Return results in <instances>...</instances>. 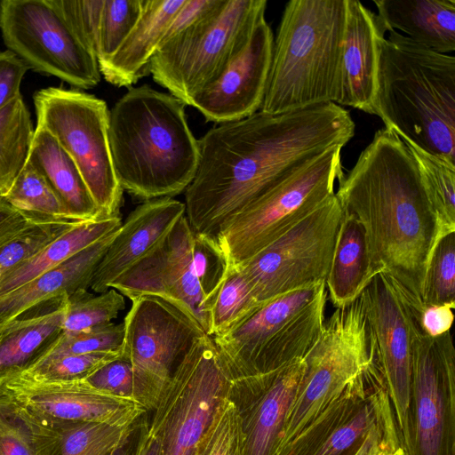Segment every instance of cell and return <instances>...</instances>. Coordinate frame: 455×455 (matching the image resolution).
<instances>
[{"label": "cell", "mask_w": 455, "mask_h": 455, "mask_svg": "<svg viewBox=\"0 0 455 455\" xmlns=\"http://www.w3.org/2000/svg\"><path fill=\"white\" fill-rule=\"evenodd\" d=\"M267 4L220 0L206 17L158 48L148 68L153 80L188 105L243 49Z\"/></svg>", "instance_id": "6"}, {"label": "cell", "mask_w": 455, "mask_h": 455, "mask_svg": "<svg viewBox=\"0 0 455 455\" xmlns=\"http://www.w3.org/2000/svg\"><path fill=\"white\" fill-rule=\"evenodd\" d=\"M401 439L391 403L387 404L355 455H385Z\"/></svg>", "instance_id": "47"}, {"label": "cell", "mask_w": 455, "mask_h": 455, "mask_svg": "<svg viewBox=\"0 0 455 455\" xmlns=\"http://www.w3.org/2000/svg\"><path fill=\"white\" fill-rule=\"evenodd\" d=\"M143 0H104L98 35V64L108 60L136 25Z\"/></svg>", "instance_id": "42"}, {"label": "cell", "mask_w": 455, "mask_h": 455, "mask_svg": "<svg viewBox=\"0 0 455 455\" xmlns=\"http://www.w3.org/2000/svg\"><path fill=\"white\" fill-rule=\"evenodd\" d=\"M376 274L362 224L343 210L325 280L332 305L339 308L352 304Z\"/></svg>", "instance_id": "29"}, {"label": "cell", "mask_w": 455, "mask_h": 455, "mask_svg": "<svg viewBox=\"0 0 455 455\" xmlns=\"http://www.w3.org/2000/svg\"><path fill=\"white\" fill-rule=\"evenodd\" d=\"M359 298L369 356L386 384L403 442L409 427L411 379L410 306L402 288L385 273L376 274Z\"/></svg>", "instance_id": "15"}, {"label": "cell", "mask_w": 455, "mask_h": 455, "mask_svg": "<svg viewBox=\"0 0 455 455\" xmlns=\"http://www.w3.org/2000/svg\"><path fill=\"white\" fill-rule=\"evenodd\" d=\"M377 14L360 1L347 0V20L337 105L375 113L379 42L385 36Z\"/></svg>", "instance_id": "21"}, {"label": "cell", "mask_w": 455, "mask_h": 455, "mask_svg": "<svg viewBox=\"0 0 455 455\" xmlns=\"http://www.w3.org/2000/svg\"><path fill=\"white\" fill-rule=\"evenodd\" d=\"M274 36L265 17L243 49L212 83L194 95L189 106L206 120L220 124L259 111L267 84Z\"/></svg>", "instance_id": "20"}, {"label": "cell", "mask_w": 455, "mask_h": 455, "mask_svg": "<svg viewBox=\"0 0 455 455\" xmlns=\"http://www.w3.org/2000/svg\"><path fill=\"white\" fill-rule=\"evenodd\" d=\"M196 455H241L238 416L229 399L222 405L198 443Z\"/></svg>", "instance_id": "44"}, {"label": "cell", "mask_w": 455, "mask_h": 455, "mask_svg": "<svg viewBox=\"0 0 455 455\" xmlns=\"http://www.w3.org/2000/svg\"><path fill=\"white\" fill-rule=\"evenodd\" d=\"M185 215V204L173 198L146 201L119 228L98 264L90 288L96 293L110 289L124 272L146 256Z\"/></svg>", "instance_id": "22"}, {"label": "cell", "mask_w": 455, "mask_h": 455, "mask_svg": "<svg viewBox=\"0 0 455 455\" xmlns=\"http://www.w3.org/2000/svg\"><path fill=\"white\" fill-rule=\"evenodd\" d=\"M0 30L7 50L30 69L53 76L77 90L92 89L100 83L95 54L52 0H1Z\"/></svg>", "instance_id": "12"}, {"label": "cell", "mask_w": 455, "mask_h": 455, "mask_svg": "<svg viewBox=\"0 0 455 455\" xmlns=\"http://www.w3.org/2000/svg\"><path fill=\"white\" fill-rule=\"evenodd\" d=\"M377 18L385 32L405 36L435 52L455 50V0H375Z\"/></svg>", "instance_id": "27"}, {"label": "cell", "mask_w": 455, "mask_h": 455, "mask_svg": "<svg viewBox=\"0 0 455 455\" xmlns=\"http://www.w3.org/2000/svg\"><path fill=\"white\" fill-rule=\"evenodd\" d=\"M33 100L36 125L47 130L73 159L101 216L120 217L124 190L112 163L106 102L61 87L41 89Z\"/></svg>", "instance_id": "8"}, {"label": "cell", "mask_w": 455, "mask_h": 455, "mask_svg": "<svg viewBox=\"0 0 455 455\" xmlns=\"http://www.w3.org/2000/svg\"><path fill=\"white\" fill-rule=\"evenodd\" d=\"M302 359L303 371L279 450L333 403L368 365L369 341L360 298L336 308Z\"/></svg>", "instance_id": "10"}, {"label": "cell", "mask_w": 455, "mask_h": 455, "mask_svg": "<svg viewBox=\"0 0 455 455\" xmlns=\"http://www.w3.org/2000/svg\"><path fill=\"white\" fill-rule=\"evenodd\" d=\"M30 68L10 50L0 51V109L20 97L21 81Z\"/></svg>", "instance_id": "48"}, {"label": "cell", "mask_w": 455, "mask_h": 455, "mask_svg": "<svg viewBox=\"0 0 455 455\" xmlns=\"http://www.w3.org/2000/svg\"><path fill=\"white\" fill-rule=\"evenodd\" d=\"M342 215L343 208L334 194L236 267L259 304L312 283H325Z\"/></svg>", "instance_id": "11"}, {"label": "cell", "mask_w": 455, "mask_h": 455, "mask_svg": "<svg viewBox=\"0 0 455 455\" xmlns=\"http://www.w3.org/2000/svg\"><path fill=\"white\" fill-rule=\"evenodd\" d=\"M454 305L449 304H423L419 312H415L411 307V309L419 330L430 338H436L450 331L454 319Z\"/></svg>", "instance_id": "50"}, {"label": "cell", "mask_w": 455, "mask_h": 455, "mask_svg": "<svg viewBox=\"0 0 455 455\" xmlns=\"http://www.w3.org/2000/svg\"><path fill=\"white\" fill-rule=\"evenodd\" d=\"M375 113L385 128L455 164V58L397 31L379 42Z\"/></svg>", "instance_id": "4"}, {"label": "cell", "mask_w": 455, "mask_h": 455, "mask_svg": "<svg viewBox=\"0 0 455 455\" xmlns=\"http://www.w3.org/2000/svg\"><path fill=\"white\" fill-rule=\"evenodd\" d=\"M414 157L436 214L441 236L455 232V164L403 140Z\"/></svg>", "instance_id": "34"}, {"label": "cell", "mask_w": 455, "mask_h": 455, "mask_svg": "<svg viewBox=\"0 0 455 455\" xmlns=\"http://www.w3.org/2000/svg\"><path fill=\"white\" fill-rule=\"evenodd\" d=\"M122 355L133 374V399L154 410L178 365L207 334L169 302L153 296L132 300ZM209 336V335H208Z\"/></svg>", "instance_id": "13"}, {"label": "cell", "mask_w": 455, "mask_h": 455, "mask_svg": "<svg viewBox=\"0 0 455 455\" xmlns=\"http://www.w3.org/2000/svg\"><path fill=\"white\" fill-rule=\"evenodd\" d=\"M411 333L409 427L403 443L409 455H455V349L451 333L436 338L425 335L411 309Z\"/></svg>", "instance_id": "14"}, {"label": "cell", "mask_w": 455, "mask_h": 455, "mask_svg": "<svg viewBox=\"0 0 455 455\" xmlns=\"http://www.w3.org/2000/svg\"><path fill=\"white\" fill-rule=\"evenodd\" d=\"M347 0H291L283 10L260 112L337 103Z\"/></svg>", "instance_id": "5"}, {"label": "cell", "mask_w": 455, "mask_h": 455, "mask_svg": "<svg viewBox=\"0 0 455 455\" xmlns=\"http://www.w3.org/2000/svg\"><path fill=\"white\" fill-rule=\"evenodd\" d=\"M343 147L308 160L269 188L219 228L216 237L230 267H238L335 194L345 175Z\"/></svg>", "instance_id": "7"}, {"label": "cell", "mask_w": 455, "mask_h": 455, "mask_svg": "<svg viewBox=\"0 0 455 455\" xmlns=\"http://www.w3.org/2000/svg\"><path fill=\"white\" fill-rule=\"evenodd\" d=\"M80 40L95 54L104 0H52Z\"/></svg>", "instance_id": "45"}, {"label": "cell", "mask_w": 455, "mask_h": 455, "mask_svg": "<svg viewBox=\"0 0 455 455\" xmlns=\"http://www.w3.org/2000/svg\"><path fill=\"white\" fill-rule=\"evenodd\" d=\"M118 229L56 267L0 296V331L8 323L40 303L58 297L69 298L78 291L90 288L93 273Z\"/></svg>", "instance_id": "24"}, {"label": "cell", "mask_w": 455, "mask_h": 455, "mask_svg": "<svg viewBox=\"0 0 455 455\" xmlns=\"http://www.w3.org/2000/svg\"><path fill=\"white\" fill-rule=\"evenodd\" d=\"M36 222L41 221L14 208L4 197L0 198V246Z\"/></svg>", "instance_id": "51"}, {"label": "cell", "mask_w": 455, "mask_h": 455, "mask_svg": "<svg viewBox=\"0 0 455 455\" xmlns=\"http://www.w3.org/2000/svg\"><path fill=\"white\" fill-rule=\"evenodd\" d=\"M261 306L239 268L230 267L211 310L209 336L217 337L232 331Z\"/></svg>", "instance_id": "36"}, {"label": "cell", "mask_w": 455, "mask_h": 455, "mask_svg": "<svg viewBox=\"0 0 455 455\" xmlns=\"http://www.w3.org/2000/svg\"><path fill=\"white\" fill-rule=\"evenodd\" d=\"M124 337V322L80 331H62L40 362L64 355L119 352L122 351Z\"/></svg>", "instance_id": "43"}, {"label": "cell", "mask_w": 455, "mask_h": 455, "mask_svg": "<svg viewBox=\"0 0 455 455\" xmlns=\"http://www.w3.org/2000/svg\"><path fill=\"white\" fill-rule=\"evenodd\" d=\"M335 195L362 224L374 271L390 276L420 308L427 267L442 236L416 161L398 134L377 131Z\"/></svg>", "instance_id": "2"}, {"label": "cell", "mask_w": 455, "mask_h": 455, "mask_svg": "<svg viewBox=\"0 0 455 455\" xmlns=\"http://www.w3.org/2000/svg\"><path fill=\"white\" fill-rule=\"evenodd\" d=\"M185 104L147 84L129 87L108 113V134L117 180L143 201L172 198L192 182L199 144Z\"/></svg>", "instance_id": "3"}, {"label": "cell", "mask_w": 455, "mask_h": 455, "mask_svg": "<svg viewBox=\"0 0 455 455\" xmlns=\"http://www.w3.org/2000/svg\"><path fill=\"white\" fill-rule=\"evenodd\" d=\"M389 403L386 384L370 359L342 394L276 455H355Z\"/></svg>", "instance_id": "17"}, {"label": "cell", "mask_w": 455, "mask_h": 455, "mask_svg": "<svg viewBox=\"0 0 455 455\" xmlns=\"http://www.w3.org/2000/svg\"><path fill=\"white\" fill-rule=\"evenodd\" d=\"M34 131L22 96L0 109V198L6 196L27 163Z\"/></svg>", "instance_id": "32"}, {"label": "cell", "mask_w": 455, "mask_h": 455, "mask_svg": "<svg viewBox=\"0 0 455 455\" xmlns=\"http://www.w3.org/2000/svg\"><path fill=\"white\" fill-rule=\"evenodd\" d=\"M4 198L37 221L76 220L68 215L46 179L28 161Z\"/></svg>", "instance_id": "35"}, {"label": "cell", "mask_w": 455, "mask_h": 455, "mask_svg": "<svg viewBox=\"0 0 455 455\" xmlns=\"http://www.w3.org/2000/svg\"><path fill=\"white\" fill-rule=\"evenodd\" d=\"M28 162L46 179L72 219L104 218L73 159L42 126L36 125L34 131Z\"/></svg>", "instance_id": "28"}, {"label": "cell", "mask_w": 455, "mask_h": 455, "mask_svg": "<svg viewBox=\"0 0 455 455\" xmlns=\"http://www.w3.org/2000/svg\"><path fill=\"white\" fill-rule=\"evenodd\" d=\"M385 455H409L402 439L395 443Z\"/></svg>", "instance_id": "53"}, {"label": "cell", "mask_w": 455, "mask_h": 455, "mask_svg": "<svg viewBox=\"0 0 455 455\" xmlns=\"http://www.w3.org/2000/svg\"><path fill=\"white\" fill-rule=\"evenodd\" d=\"M91 386L116 395L133 398V374L131 363L121 355L84 379Z\"/></svg>", "instance_id": "46"}, {"label": "cell", "mask_w": 455, "mask_h": 455, "mask_svg": "<svg viewBox=\"0 0 455 455\" xmlns=\"http://www.w3.org/2000/svg\"><path fill=\"white\" fill-rule=\"evenodd\" d=\"M122 225L121 218H99L81 221L59 235L40 252L0 277V296L56 267L79 251L98 242Z\"/></svg>", "instance_id": "30"}, {"label": "cell", "mask_w": 455, "mask_h": 455, "mask_svg": "<svg viewBox=\"0 0 455 455\" xmlns=\"http://www.w3.org/2000/svg\"><path fill=\"white\" fill-rule=\"evenodd\" d=\"M0 384L44 425L98 422L130 426L138 423L148 411L133 398L98 389L84 379L39 383L12 378Z\"/></svg>", "instance_id": "19"}, {"label": "cell", "mask_w": 455, "mask_h": 455, "mask_svg": "<svg viewBox=\"0 0 455 455\" xmlns=\"http://www.w3.org/2000/svg\"><path fill=\"white\" fill-rule=\"evenodd\" d=\"M68 297L40 303L0 331V383L39 363L63 331Z\"/></svg>", "instance_id": "25"}, {"label": "cell", "mask_w": 455, "mask_h": 455, "mask_svg": "<svg viewBox=\"0 0 455 455\" xmlns=\"http://www.w3.org/2000/svg\"><path fill=\"white\" fill-rule=\"evenodd\" d=\"M324 290L325 283L319 282L280 295L263 304L232 331L212 337L229 377L248 376L265 344Z\"/></svg>", "instance_id": "23"}, {"label": "cell", "mask_w": 455, "mask_h": 455, "mask_svg": "<svg viewBox=\"0 0 455 455\" xmlns=\"http://www.w3.org/2000/svg\"><path fill=\"white\" fill-rule=\"evenodd\" d=\"M193 267L208 309L211 310L230 268L216 235L193 233Z\"/></svg>", "instance_id": "39"}, {"label": "cell", "mask_w": 455, "mask_h": 455, "mask_svg": "<svg viewBox=\"0 0 455 455\" xmlns=\"http://www.w3.org/2000/svg\"><path fill=\"white\" fill-rule=\"evenodd\" d=\"M193 231L185 215L140 261L110 286L131 301L160 298L198 323L209 335L210 310L204 303L192 259Z\"/></svg>", "instance_id": "16"}, {"label": "cell", "mask_w": 455, "mask_h": 455, "mask_svg": "<svg viewBox=\"0 0 455 455\" xmlns=\"http://www.w3.org/2000/svg\"><path fill=\"white\" fill-rule=\"evenodd\" d=\"M220 0H185L166 28L159 47L206 17Z\"/></svg>", "instance_id": "49"}, {"label": "cell", "mask_w": 455, "mask_h": 455, "mask_svg": "<svg viewBox=\"0 0 455 455\" xmlns=\"http://www.w3.org/2000/svg\"><path fill=\"white\" fill-rule=\"evenodd\" d=\"M131 441L130 439L124 445L114 451L112 455H133L134 451L131 448Z\"/></svg>", "instance_id": "54"}, {"label": "cell", "mask_w": 455, "mask_h": 455, "mask_svg": "<svg viewBox=\"0 0 455 455\" xmlns=\"http://www.w3.org/2000/svg\"><path fill=\"white\" fill-rule=\"evenodd\" d=\"M303 359L231 379L228 399L239 421L241 455H276L303 371Z\"/></svg>", "instance_id": "18"}, {"label": "cell", "mask_w": 455, "mask_h": 455, "mask_svg": "<svg viewBox=\"0 0 455 455\" xmlns=\"http://www.w3.org/2000/svg\"><path fill=\"white\" fill-rule=\"evenodd\" d=\"M55 434L0 384V455H50Z\"/></svg>", "instance_id": "31"}, {"label": "cell", "mask_w": 455, "mask_h": 455, "mask_svg": "<svg viewBox=\"0 0 455 455\" xmlns=\"http://www.w3.org/2000/svg\"><path fill=\"white\" fill-rule=\"evenodd\" d=\"M355 124L333 102L281 114L260 111L218 124L200 140L185 216L196 234L214 235L230 217L295 169L347 145Z\"/></svg>", "instance_id": "1"}, {"label": "cell", "mask_w": 455, "mask_h": 455, "mask_svg": "<svg viewBox=\"0 0 455 455\" xmlns=\"http://www.w3.org/2000/svg\"><path fill=\"white\" fill-rule=\"evenodd\" d=\"M121 355L122 351L60 356L42 361L27 371L12 378L39 383L82 380Z\"/></svg>", "instance_id": "38"}, {"label": "cell", "mask_w": 455, "mask_h": 455, "mask_svg": "<svg viewBox=\"0 0 455 455\" xmlns=\"http://www.w3.org/2000/svg\"><path fill=\"white\" fill-rule=\"evenodd\" d=\"M185 0H143L140 16L122 44L99 64L100 75L117 87H132L148 71L166 28Z\"/></svg>", "instance_id": "26"}, {"label": "cell", "mask_w": 455, "mask_h": 455, "mask_svg": "<svg viewBox=\"0 0 455 455\" xmlns=\"http://www.w3.org/2000/svg\"><path fill=\"white\" fill-rule=\"evenodd\" d=\"M140 422L130 426L98 422L46 425L55 434L50 455H112L131 439Z\"/></svg>", "instance_id": "33"}, {"label": "cell", "mask_w": 455, "mask_h": 455, "mask_svg": "<svg viewBox=\"0 0 455 455\" xmlns=\"http://www.w3.org/2000/svg\"><path fill=\"white\" fill-rule=\"evenodd\" d=\"M124 308V297L113 288L99 295L87 290L78 291L68 299L63 331H80L108 324Z\"/></svg>", "instance_id": "37"}, {"label": "cell", "mask_w": 455, "mask_h": 455, "mask_svg": "<svg viewBox=\"0 0 455 455\" xmlns=\"http://www.w3.org/2000/svg\"><path fill=\"white\" fill-rule=\"evenodd\" d=\"M140 436L133 455H161L160 444L156 437L148 431V423L140 422Z\"/></svg>", "instance_id": "52"}, {"label": "cell", "mask_w": 455, "mask_h": 455, "mask_svg": "<svg viewBox=\"0 0 455 455\" xmlns=\"http://www.w3.org/2000/svg\"><path fill=\"white\" fill-rule=\"evenodd\" d=\"M231 378L212 337L188 352L164 388L148 431L161 455H194L213 419L228 399Z\"/></svg>", "instance_id": "9"}, {"label": "cell", "mask_w": 455, "mask_h": 455, "mask_svg": "<svg viewBox=\"0 0 455 455\" xmlns=\"http://www.w3.org/2000/svg\"><path fill=\"white\" fill-rule=\"evenodd\" d=\"M81 221L36 222L0 246V277L40 252L59 235Z\"/></svg>", "instance_id": "40"}, {"label": "cell", "mask_w": 455, "mask_h": 455, "mask_svg": "<svg viewBox=\"0 0 455 455\" xmlns=\"http://www.w3.org/2000/svg\"><path fill=\"white\" fill-rule=\"evenodd\" d=\"M425 305L455 306V232L443 235L436 243L424 281Z\"/></svg>", "instance_id": "41"}, {"label": "cell", "mask_w": 455, "mask_h": 455, "mask_svg": "<svg viewBox=\"0 0 455 455\" xmlns=\"http://www.w3.org/2000/svg\"><path fill=\"white\" fill-rule=\"evenodd\" d=\"M194 455H196V453Z\"/></svg>", "instance_id": "56"}, {"label": "cell", "mask_w": 455, "mask_h": 455, "mask_svg": "<svg viewBox=\"0 0 455 455\" xmlns=\"http://www.w3.org/2000/svg\"><path fill=\"white\" fill-rule=\"evenodd\" d=\"M0 4H1V0H0Z\"/></svg>", "instance_id": "55"}]
</instances>
